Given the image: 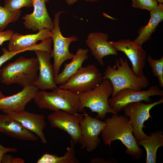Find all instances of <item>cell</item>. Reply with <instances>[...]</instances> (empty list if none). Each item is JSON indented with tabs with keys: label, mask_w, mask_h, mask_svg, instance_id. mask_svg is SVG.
Listing matches in <instances>:
<instances>
[{
	"label": "cell",
	"mask_w": 163,
	"mask_h": 163,
	"mask_svg": "<svg viewBox=\"0 0 163 163\" xmlns=\"http://www.w3.org/2000/svg\"><path fill=\"white\" fill-rule=\"evenodd\" d=\"M104 121L106 125L100 134L104 144L110 147L112 142L120 140L126 147L125 152L127 154L136 160L140 159L143 150L139 147L133 135V129L129 117L113 114Z\"/></svg>",
	"instance_id": "cell-1"
},
{
	"label": "cell",
	"mask_w": 163,
	"mask_h": 163,
	"mask_svg": "<svg viewBox=\"0 0 163 163\" xmlns=\"http://www.w3.org/2000/svg\"><path fill=\"white\" fill-rule=\"evenodd\" d=\"M115 61L113 66L107 65L103 76V79L109 80L112 85V97L122 89L130 88L141 91L148 87L149 82L147 78L145 75L141 77L136 76L129 67L126 59L120 57Z\"/></svg>",
	"instance_id": "cell-2"
},
{
	"label": "cell",
	"mask_w": 163,
	"mask_h": 163,
	"mask_svg": "<svg viewBox=\"0 0 163 163\" xmlns=\"http://www.w3.org/2000/svg\"><path fill=\"white\" fill-rule=\"evenodd\" d=\"M39 62L37 57L20 56L8 63L1 70L0 80L6 85L17 84L24 87L34 85L38 76Z\"/></svg>",
	"instance_id": "cell-3"
},
{
	"label": "cell",
	"mask_w": 163,
	"mask_h": 163,
	"mask_svg": "<svg viewBox=\"0 0 163 163\" xmlns=\"http://www.w3.org/2000/svg\"><path fill=\"white\" fill-rule=\"evenodd\" d=\"M40 109L54 111L62 110L71 114L79 112L80 99L78 93L57 87L50 92L38 91L34 98Z\"/></svg>",
	"instance_id": "cell-4"
},
{
	"label": "cell",
	"mask_w": 163,
	"mask_h": 163,
	"mask_svg": "<svg viewBox=\"0 0 163 163\" xmlns=\"http://www.w3.org/2000/svg\"><path fill=\"white\" fill-rule=\"evenodd\" d=\"M113 91L112 85L108 79H103L100 84L91 90L78 93L80 99L79 112H84V108H89L91 112H96V118L104 119L108 113H118L114 111L108 103V98Z\"/></svg>",
	"instance_id": "cell-5"
},
{
	"label": "cell",
	"mask_w": 163,
	"mask_h": 163,
	"mask_svg": "<svg viewBox=\"0 0 163 163\" xmlns=\"http://www.w3.org/2000/svg\"><path fill=\"white\" fill-rule=\"evenodd\" d=\"M64 12L59 11L54 14L53 20L54 27L51 31L50 37L53 41V47L51 56L54 58L53 66L54 76L59 73L60 67L64 62L72 58L74 54L69 51V46L72 42L78 40L75 35L65 37L61 34L59 18L60 14Z\"/></svg>",
	"instance_id": "cell-6"
},
{
	"label": "cell",
	"mask_w": 163,
	"mask_h": 163,
	"mask_svg": "<svg viewBox=\"0 0 163 163\" xmlns=\"http://www.w3.org/2000/svg\"><path fill=\"white\" fill-rule=\"evenodd\" d=\"M103 76L94 64L81 67L60 88L77 93L90 91L97 86L103 80Z\"/></svg>",
	"instance_id": "cell-7"
},
{
	"label": "cell",
	"mask_w": 163,
	"mask_h": 163,
	"mask_svg": "<svg viewBox=\"0 0 163 163\" xmlns=\"http://www.w3.org/2000/svg\"><path fill=\"white\" fill-rule=\"evenodd\" d=\"M163 103L162 97L156 102L145 104L139 101L129 104L123 109L124 114L129 117L133 129L134 136L137 141L147 137L148 136L143 131L145 128L144 122L152 117L150 113V110L155 106Z\"/></svg>",
	"instance_id": "cell-8"
},
{
	"label": "cell",
	"mask_w": 163,
	"mask_h": 163,
	"mask_svg": "<svg viewBox=\"0 0 163 163\" xmlns=\"http://www.w3.org/2000/svg\"><path fill=\"white\" fill-rule=\"evenodd\" d=\"M163 96V91L158 85H153L146 91H137L130 88L119 91L111 98L108 99V103L113 110L118 113L127 104L144 101L148 104L152 103L150 97L153 96Z\"/></svg>",
	"instance_id": "cell-9"
},
{
	"label": "cell",
	"mask_w": 163,
	"mask_h": 163,
	"mask_svg": "<svg viewBox=\"0 0 163 163\" xmlns=\"http://www.w3.org/2000/svg\"><path fill=\"white\" fill-rule=\"evenodd\" d=\"M84 114H71L62 110L54 111L48 116L51 126L65 131L70 136L75 144H81L80 124Z\"/></svg>",
	"instance_id": "cell-10"
},
{
	"label": "cell",
	"mask_w": 163,
	"mask_h": 163,
	"mask_svg": "<svg viewBox=\"0 0 163 163\" xmlns=\"http://www.w3.org/2000/svg\"><path fill=\"white\" fill-rule=\"evenodd\" d=\"M109 43L117 51L123 53L127 56L131 63L132 70L136 76L141 77L144 75L143 69L146 64V53L142 47L128 39Z\"/></svg>",
	"instance_id": "cell-11"
},
{
	"label": "cell",
	"mask_w": 163,
	"mask_h": 163,
	"mask_svg": "<svg viewBox=\"0 0 163 163\" xmlns=\"http://www.w3.org/2000/svg\"><path fill=\"white\" fill-rule=\"evenodd\" d=\"M106 123L98 118H93L85 113L80 124L82 135L81 148L88 152L95 150L101 142L98 136L105 126Z\"/></svg>",
	"instance_id": "cell-12"
},
{
	"label": "cell",
	"mask_w": 163,
	"mask_h": 163,
	"mask_svg": "<svg viewBox=\"0 0 163 163\" xmlns=\"http://www.w3.org/2000/svg\"><path fill=\"white\" fill-rule=\"evenodd\" d=\"M34 11L22 17L25 28L34 32L44 29L52 30L54 27L53 21L47 10L45 3L47 0H33Z\"/></svg>",
	"instance_id": "cell-13"
},
{
	"label": "cell",
	"mask_w": 163,
	"mask_h": 163,
	"mask_svg": "<svg viewBox=\"0 0 163 163\" xmlns=\"http://www.w3.org/2000/svg\"><path fill=\"white\" fill-rule=\"evenodd\" d=\"M34 52L38 61L39 70L34 85L41 90L55 89L57 87L54 82L53 66L50 62L51 53L38 50Z\"/></svg>",
	"instance_id": "cell-14"
},
{
	"label": "cell",
	"mask_w": 163,
	"mask_h": 163,
	"mask_svg": "<svg viewBox=\"0 0 163 163\" xmlns=\"http://www.w3.org/2000/svg\"><path fill=\"white\" fill-rule=\"evenodd\" d=\"M8 114L25 129L36 134L43 143H47L43 131L46 126L45 117L43 115L30 113L24 109Z\"/></svg>",
	"instance_id": "cell-15"
},
{
	"label": "cell",
	"mask_w": 163,
	"mask_h": 163,
	"mask_svg": "<svg viewBox=\"0 0 163 163\" xmlns=\"http://www.w3.org/2000/svg\"><path fill=\"white\" fill-rule=\"evenodd\" d=\"M38 91L34 85L23 87L15 94L0 99V110L9 114L15 111L25 109L27 103L34 97Z\"/></svg>",
	"instance_id": "cell-16"
},
{
	"label": "cell",
	"mask_w": 163,
	"mask_h": 163,
	"mask_svg": "<svg viewBox=\"0 0 163 163\" xmlns=\"http://www.w3.org/2000/svg\"><path fill=\"white\" fill-rule=\"evenodd\" d=\"M108 39V34L97 32L90 33L86 40L92 55L101 66L104 64L102 59L104 56L118 54V51L109 43Z\"/></svg>",
	"instance_id": "cell-17"
},
{
	"label": "cell",
	"mask_w": 163,
	"mask_h": 163,
	"mask_svg": "<svg viewBox=\"0 0 163 163\" xmlns=\"http://www.w3.org/2000/svg\"><path fill=\"white\" fill-rule=\"evenodd\" d=\"M51 30L44 29L34 34L23 35L14 32L8 44V50L11 52H24L29 50L39 40L50 37Z\"/></svg>",
	"instance_id": "cell-18"
},
{
	"label": "cell",
	"mask_w": 163,
	"mask_h": 163,
	"mask_svg": "<svg viewBox=\"0 0 163 163\" xmlns=\"http://www.w3.org/2000/svg\"><path fill=\"white\" fill-rule=\"evenodd\" d=\"M0 132L17 139L36 141L38 137L24 127L8 114L0 113Z\"/></svg>",
	"instance_id": "cell-19"
},
{
	"label": "cell",
	"mask_w": 163,
	"mask_h": 163,
	"mask_svg": "<svg viewBox=\"0 0 163 163\" xmlns=\"http://www.w3.org/2000/svg\"><path fill=\"white\" fill-rule=\"evenodd\" d=\"M149 11L150 18L148 23L140 27L138 31V37L133 41L136 45L140 47H142L143 44L150 39L159 24L163 21V3H159Z\"/></svg>",
	"instance_id": "cell-20"
},
{
	"label": "cell",
	"mask_w": 163,
	"mask_h": 163,
	"mask_svg": "<svg viewBox=\"0 0 163 163\" xmlns=\"http://www.w3.org/2000/svg\"><path fill=\"white\" fill-rule=\"evenodd\" d=\"M88 49L80 48L77 50L71 62L65 63L62 72L54 76V81L56 85L65 83L82 67L83 62L88 57Z\"/></svg>",
	"instance_id": "cell-21"
},
{
	"label": "cell",
	"mask_w": 163,
	"mask_h": 163,
	"mask_svg": "<svg viewBox=\"0 0 163 163\" xmlns=\"http://www.w3.org/2000/svg\"><path fill=\"white\" fill-rule=\"evenodd\" d=\"M137 143L146 150V163H156L158 149L163 146V132L160 130L152 133L149 136L137 141Z\"/></svg>",
	"instance_id": "cell-22"
},
{
	"label": "cell",
	"mask_w": 163,
	"mask_h": 163,
	"mask_svg": "<svg viewBox=\"0 0 163 163\" xmlns=\"http://www.w3.org/2000/svg\"><path fill=\"white\" fill-rule=\"evenodd\" d=\"M75 144L72 140L70 141V146L66 148V151L63 155H57L44 153L38 159L37 163H78L79 162L75 155L74 146Z\"/></svg>",
	"instance_id": "cell-23"
},
{
	"label": "cell",
	"mask_w": 163,
	"mask_h": 163,
	"mask_svg": "<svg viewBox=\"0 0 163 163\" xmlns=\"http://www.w3.org/2000/svg\"><path fill=\"white\" fill-rule=\"evenodd\" d=\"M21 13V9L15 12L8 11L0 5V31L4 30L9 24L16 21Z\"/></svg>",
	"instance_id": "cell-24"
},
{
	"label": "cell",
	"mask_w": 163,
	"mask_h": 163,
	"mask_svg": "<svg viewBox=\"0 0 163 163\" xmlns=\"http://www.w3.org/2000/svg\"><path fill=\"white\" fill-rule=\"evenodd\" d=\"M146 60L152 68L154 77H157L160 88L163 87V57L159 59H155L148 55Z\"/></svg>",
	"instance_id": "cell-25"
},
{
	"label": "cell",
	"mask_w": 163,
	"mask_h": 163,
	"mask_svg": "<svg viewBox=\"0 0 163 163\" xmlns=\"http://www.w3.org/2000/svg\"><path fill=\"white\" fill-rule=\"evenodd\" d=\"M33 6V0H5L3 7L8 11L15 12L23 7L30 8Z\"/></svg>",
	"instance_id": "cell-26"
},
{
	"label": "cell",
	"mask_w": 163,
	"mask_h": 163,
	"mask_svg": "<svg viewBox=\"0 0 163 163\" xmlns=\"http://www.w3.org/2000/svg\"><path fill=\"white\" fill-rule=\"evenodd\" d=\"M132 1L133 8L149 11L154 9L158 4L156 0H132Z\"/></svg>",
	"instance_id": "cell-27"
},
{
	"label": "cell",
	"mask_w": 163,
	"mask_h": 163,
	"mask_svg": "<svg viewBox=\"0 0 163 163\" xmlns=\"http://www.w3.org/2000/svg\"><path fill=\"white\" fill-rule=\"evenodd\" d=\"M52 38L50 37L42 41L40 43L34 45L31 47L29 51L40 50L46 51L51 53V45L52 43Z\"/></svg>",
	"instance_id": "cell-28"
},
{
	"label": "cell",
	"mask_w": 163,
	"mask_h": 163,
	"mask_svg": "<svg viewBox=\"0 0 163 163\" xmlns=\"http://www.w3.org/2000/svg\"><path fill=\"white\" fill-rule=\"evenodd\" d=\"M2 55L0 56V73L1 66L5 62L11 59L13 57L21 53L20 52H11L6 48H3L2 49Z\"/></svg>",
	"instance_id": "cell-29"
},
{
	"label": "cell",
	"mask_w": 163,
	"mask_h": 163,
	"mask_svg": "<svg viewBox=\"0 0 163 163\" xmlns=\"http://www.w3.org/2000/svg\"><path fill=\"white\" fill-rule=\"evenodd\" d=\"M23 159L20 158H14L11 155L5 154L2 160V163H24Z\"/></svg>",
	"instance_id": "cell-30"
},
{
	"label": "cell",
	"mask_w": 163,
	"mask_h": 163,
	"mask_svg": "<svg viewBox=\"0 0 163 163\" xmlns=\"http://www.w3.org/2000/svg\"><path fill=\"white\" fill-rule=\"evenodd\" d=\"M14 33L13 31L10 29L0 31V46L4 42L9 41Z\"/></svg>",
	"instance_id": "cell-31"
},
{
	"label": "cell",
	"mask_w": 163,
	"mask_h": 163,
	"mask_svg": "<svg viewBox=\"0 0 163 163\" xmlns=\"http://www.w3.org/2000/svg\"><path fill=\"white\" fill-rule=\"evenodd\" d=\"M17 152V149L15 148L6 147L0 144V163L3 155L8 152Z\"/></svg>",
	"instance_id": "cell-32"
},
{
	"label": "cell",
	"mask_w": 163,
	"mask_h": 163,
	"mask_svg": "<svg viewBox=\"0 0 163 163\" xmlns=\"http://www.w3.org/2000/svg\"><path fill=\"white\" fill-rule=\"evenodd\" d=\"M112 161H110L108 160V161H107L106 160H104L103 159H101V158H95L91 159V162L92 163H95V162H99V163H107V162H111Z\"/></svg>",
	"instance_id": "cell-33"
},
{
	"label": "cell",
	"mask_w": 163,
	"mask_h": 163,
	"mask_svg": "<svg viewBox=\"0 0 163 163\" xmlns=\"http://www.w3.org/2000/svg\"><path fill=\"white\" fill-rule=\"evenodd\" d=\"M68 5H72L77 2L78 0H64Z\"/></svg>",
	"instance_id": "cell-34"
},
{
	"label": "cell",
	"mask_w": 163,
	"mask_h": 163,
	"mask_svg": "<svg viewBox=\"0 0 163 163\" xmlns=\"http://www.w3.org/2000/svg\"><path fill=\"white\" fill-rule=\"evenodd\" d=\"M84 1H85L86 2H97L100 1H101L102 0H83Z\"/></svg>",
	"instance_id": "cell-35"
},
{
	"label": "cell",
	"mask_w": 163,
	"mask_h": 163,
	"mask_svg": "<svg viewBox=\"0 0 163 163\" xmlns=\"http://www.w3.org/2000/svg\"><path fill=\"white\" fill-rule=\"evenodd\" d=\"M6 97V96L4 95V94L2 93L1 91L0 90V99H2Z\"/></svg>",
	"instance_id": "cell-36"
},
{
	"label": "cell",
	"mask_w": 163,
	"mask_h": 163,
	"mask_svg": "<svg viewBox=\"0 0 163 163\" xmlns=\"http://www.w3.org/2000/svg\"><path fill=\"white\" fill-rule=\"evenodd\" d=\"M157 2L159 3H163V0H156Z\"/></svg>",
	"instance_id": "cell-37"
}]
</instances>
